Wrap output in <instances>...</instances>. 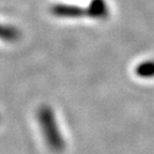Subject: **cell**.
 Segmentation results:
<instances>
[{"mask_svg":"<svg viewBox=\"0 0 154 154\" xmlns=\"http://www.w3.org/2000/svg\"><path fill=\"white\" fill-rule=\"evenodd\" d=\"M136 74L142 78L154 77V61H146L136 67Z\"/></svg>","mask_w":154,"mask_h":154,"instance_id":"2","label":"cell"},{"mask_svg":"<svg viewBox=\"0 0 154 154\" xmlns=\"http://www.w3.org/2000/svg\"><path fill=\"white\" fill-rule=\"evenodd\" d=\"M38 122L44 133V137L48 147L53 151L60 152L64 148V140L58 130L53 110L48 107H42L38 110Z\"/></svg>","mask_w":154,"mask_h":154,"instance_id":"1","label":"cell"}]
</instances>
